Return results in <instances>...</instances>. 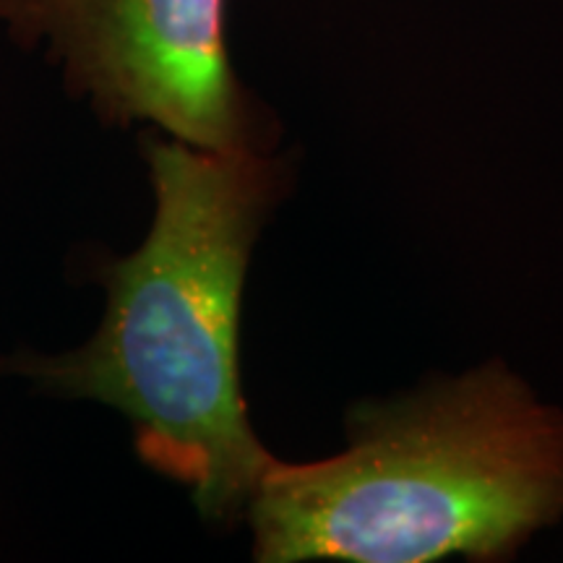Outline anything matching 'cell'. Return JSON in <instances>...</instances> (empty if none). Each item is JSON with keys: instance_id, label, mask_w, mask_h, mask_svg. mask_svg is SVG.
I'll use <instances>...</instances> for the list:
<instances>
[{"instance_id": "cell-3", "label": "cell", "mask_w": 563, "mask_h": 563, "mask_svg": "<svg viewBox=\"0 0 563 563\" xmlns=\"http://www.w3.org/2000/svg\"><path fill=\"white\" fill-rule=\"evenodd\" d=\"M0 30L42 51L104 123L258 152L262 115L232 70L224 0H0Z\"/></svg>"}, {"instance_id": "cell-2", "label": "cell", "mask_w": 563, "mask_h": 563, "mask_svg": "<svg viewBox=\"0 0 563 563\" xmlns=\"http://www.w3.org/2000/svg\"><path fill=\"white\" fill-rule=\"evenodd\" d=\"M256 559H506L563 514V412L501 365L350 422L347 452L272 462L249 501Z\"/></svg>"}, {"instance_id": "cell-1", "label": "cell", "mask_w": 563, "mask_h": 563, "mask_svg": "<svg viewBox=\"0 0 563 563\" xmlns=\"http://www.w3.org/2000/svg\"><path fill=\"white\" fill-rule=\"evenodd\" d=\"M154 220L131 256L102 269L104 319L81 347L0 357L40 391L121 410L141 460L191 490L207 519L238 517L274 462L241 391L238 329L249 256L279 165L256 150L144 141Z\"/></svg>"}]
</instances>
